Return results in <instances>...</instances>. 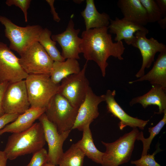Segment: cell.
Here are the masks:
<instances>
[{"label": "cell", "mask_w": 166, "mask_h": 166, "mask_svg": "<svg viewBox=\"0 0 166 166\" xmlns=\"http://www.w3.org/2000/svg\"><path fill=\"white\" fill-rule=\"evenodd\" d=\"M85 156L76 144H73L63 152L59 160L58 166H83Z\"/></svg>", "instance_id": "obj_25"}, {"label": "cell", "mask_w": 166, "mask_h": 166, "mask_svg": "<svg viewBox=\"0 0 166 166\" xmlns=\"http://www.w3.org/2000/svg\"><path fill=\"white\" fill-rule=\"evenodd\" d=\"M25 80L31 107L46 108L58 93L60 84L54 83L49 75L29 74Z\"/></svg>", "instance_id": "obj_5"}, {"label": "cell", "mask_w": 166, "mask_h": 166, "mask_svg": "<svg viewBox=\"0 0 166 166\" xmlns=\"http://www.w3.org/2000/svg\"><path fill=\"white\" fill-rule=\"evenodd\" d=\"M78 108L73 107L59 93L52 98L45 113L48 119L56 127L59 133L71 130Z\"/></svg>", "instance_id": "obj_6"}, {"label": "cell", "mask_w": 166, "mask_h": 166, "mask_svg": "<svg viewBox=\"0 0 166 166\" xmlns=\"http://www.w3.org/2000/svg\"><path fill=\"white\" fill-rule=\"evenodd\" d=\"M164 116L162 119L154 127L148 128V131L150 135L148 138H145L142 132H140L137 140L141 141L143 143V148L141 155L148 154V152L150 148L151 144L154 137L158 135L166 124V110L164 112Z\"/></svg>", "instance_id": "obj_26"}, {"label": "cell", "mask_w": 166, "mask_h": 166, "mask_svg": "<svg viewBox=\"0 0 166 166\" xmlns=\"http://www.w3.org/2000/svg\"><path fill=\"white\" fill-rule=\"evenodd\" d=\"M117 6L122 19L144 26L148 23L146 10L140 0H119Z\"/></svg>", "instance_id": "obj_19"}, {"label": "cell", "mask_w": 166, "mask_h": 166, "mask_svg": "<svg viewBox=\"0 0 166 166\" xmlns=\"http://www.w3.org/2000/svg\"><path fill=\"white\" fill-rule=\"evenodd\" d=\"M85 21V30L108 27L109 24V16L107 13H99L93 0H86V7L81 12Z\"/></svg>", "instance_id": "obj_21"}, {"label": "cell", "mask_w": 166, "mask_h": 166, "mask_svg": "<svg viewBox=\"0 0 166 166\" xmlns=\"http://www.w3.org/2000/svg\"><path fill=\"white\" fill-rule=\"evenodd\" d=\"M108 27L110 32L116 34L114 40L116 42L124 40L128 45H131L135 38L134 34L141 31L148 34L149 30L144 26L116 17L110 19Z\"/></svg>", "instance_id": "obj_16"}, {"label": "cell", "mask_w": 166, "mask_h": 166, "mask_svg": "<svg viewBox=\"0 0 166 166\" xmlns=\"http://www.w3.org/2000/svg\"><path fill=\"white\" fill-rule=\"evenodd\" d=\"M20 56V64L28 74L50 76L54 61L38 42L34 43Z\"/></svg>", "instance_id": "obj_7"}, {"label": "cell", "mask_w": 166, "mask_h": 166, "mask_svg": "<svg viewBox=\"0 0 166 166\" xmlns=\"http://www.w3.org/2000/svg\"><path fill=\"white\" fill-rule=\"evenodd\" d=\"M19 115L17 113H6L0 117V130L9 123L14 121Z\"/></svg>", "instance_id": "obj_31"}, {"label": "cell", "mask_w": 166, "mask_h": 166, "mask_svg": "<svg viewBox=\"0 0 166 166\" xmlns=\"http://www.w3.org/2000/svg\"><path fill=\"white\" fill-rule=\"evenodd\" d=\"M160 26L163 29H164L166 27V17L163 18L158 22Z\"/></svg>", "instance_id": "obj_36"}, {"label": "cell", "mask_w": 166, "mask_h": 166, "mask_svg": "<svg viewBox=\"0 0 166 166\" xmlns=\"http://www.w3.org/2000/svg\"><path fill=\"white\" fill-rule=\"evenodd\" d=\"M8 159L4 152L0 150V166H6Z\"/></svg>", "instance_id": "obj_35"}, {"label": "cell", "mask_w": 166, "mask_h": 166, "mask_svg": "<svg viewBox=\"0 0 166 166\" xmlns=\"http://www.w3.org/2000/svg\"><path fill=\"white\" fill-rule=\"evenodd\" d=\"M83 0H74L73 1L75 2V3H81L82 2H83Z\"/></svg>", "instance_id": "obj_37"}, {"label": "cell", "mask_w": 166, "mask_h": 166, "mask_svg": "<svg viewBox=\"0 0 166 166\" xmlns=\"http://www.w3.org/2000/svg\"><path fill=\"white\" fill-rule=\"evenodd\" d=\"M9 84L8 82H0V117L6 114L3 108V99L5 92Z\"/></svg>", "instance_id": "obj_32"}, {"label": "cell", "mask_w": 166, "mask_h": 166, "mask_svg": "<svg viewBox=\"0 0 166 166\" xmlns=\"http://www.w3.org/2000/svg\"><path fill=\"white\" fill-rule=\"evenodd\" d=\"M140 132L133 128L115 141L107 143L101 141L106 148L102 157V166H119L128 162L130 159L135 142Z\"/></svg>", "instance_id": "obj_4"}, {"label": "cell", "mask_w": 166, "mask_h": 166, "mask_svg": "<svg viewBox=\"0 0 166 166\" xmlns=\"http://www.w3.org/2000/svg\"><path fill=\"white\" fill-rule=\"evenodd\" d=\"M144 81H148L152 85L166 88V51L160 53L152 68L147 73L129 83Z\"/></svg>", "instance_id": "obj_20"}, {"label": "cell", "mask_w": 166, "mask_h": 166, "mask_svg": "<svg viewBox=\"0 0 166 166\" xmlns=\"http://www.w3.org/2000/svg\"><path fill=\"white\" fill-rule=\"evenodd\" d=\"M157 146L156 150L152 154L141 155L140 159L131 161V164L136 166H161L155 159L156 153L162 151L159 148V144Z\"/></svg>", "instance_id": "obj_28"}, {"label": "cell", "mask_w": 166, "mask_h": 166, "mask_svg": "<svg viewBox=\"0 0 166 166\" xmlns=\"http://www.w3.org/2000/svg\"><path fill=\"white\" fill-rule=\"evenodd\" d=\"M31 2L30 0H7L6 1V4L9 6L14 5L20 8L24 14L25 21L27 22L28 21L27 10L30 7Z\"/></svg>", "instance_id": "obj_30"}, {"label": "cell", "mask_w": 166, "mask_h": 166, "mask_svg": "<svg viewBox=\"0 0 166 166\" xmlns=\"http://www.w3.org/2000/svg\"><path fill=\"white\" fill-rule=\"evenodd\" d=\"M140 104L144 109L149 105H156L158 111L155 113L161 114L166 110V88L158 85H152L151 89L144 95L132 98L130 106Z\"/></svg>", "instance_id": "obj_18"}, {"label": "cell", "mask_w": 166, "mask_h": 166, "mask_svg": "<svg viewBox=\"0 0 166 166\" xmlns=\"http://www.w3.org/2000/svg\"><path fill=\"white\" fill-rule=\"evenodd\" d=\"M73 21L71 18L65 31L62 33L51 36L52 39L57 42L62 49V56L65 59H80L81 53L80 46L81 38L78 34L80 30L75 29Z\"/></svg>", "instance_id": "obj_14"}, {"label": "cell", "mask_w": 166, "mask_h": 166, "mask_svg": "<svg viewBox=\"0 0 166 166\" xmlns=\"http://www.w3.org/2000/svg\"><path fill=\"white\" fill-rule=\"evenodd\" d=\"M155 1L162 13L163 17H166V0Z\"/></svg>", "instance_id": "obj_34"}, {"label": "cell", "mask_w": 166, "mask_h": 166, "mask_svg": "<svg viewBox=\"0 0 166 166\" xmlns=\"http://www.w3.org/2000/svg\"><path fill=\"white\" fill-rule=\"evenodd\" d=\"M116 94L115 90L112 91L109 89L103 95L108 112L120 121L118 124L120 129L122 130L127 126H129L133 128H138L141 129H144L149 120L139 119L127 113L115 100Z\"/></svg>", "instance_id": "obj_15"}, {"label": "cell", "mask_w": 166, "mask_h": 166, "mask_svg": "<svg viewBox=\"0 0 166 166\" xmlns=\"http://www.w3.org/2000/svg\"><path fill=\"white\" fill-rule=\"evenodd\" d=\"M87 61L79 72L63 79L59 86L58 93L76 108H78L84 100L90 87L85 75Z\"/></svg>", "instance_id": "obj_8"}, {"label": "cell", "mask_w": 166, "mask_h": 166, "mask_svg": "<svg viewBox=\"0 0 166 166\" xmlns=\"http://www.w3.org/2000/svg\"><path fill=\"white\" fill-rule=\"evenodd\" d=\"M38 119L42 126L45 140L48 144V164L58 166L59 160L64 152L63 143L71 130L59 133L56 127L48 119L45 113Z\"/></svg>", "instance_id": "obj_9"}, {"label": "cell", "mask_w": 166, "mask_h": 166, "mask_svg": "<svg viewBox=\"0 0 166 166\" xmlns=\"http://www.w3.org/2000/svg\"><path fill=\"white\" fill-rule=\"evenodd\" d=\"M105 101L104 95L96 94L90 87L84 100L78 109L72 129L82 131L84 127L91 123L99 115L98 105Z\"/></svg>", "instance_id": "obj_13"}, {"label": "cell", "mask_w": 166, "mask_h": 166, "mask_svg": "<svg viewBox=\"0 0 166 166\" xmlns=\"http://www.w3.org/2000/svg\"><path fill=\"white\" fill-rule=\"evenodd\" d=\"M45 140L42 126L40 122L34 123L24 131L12 133L8 138L3 151L8 159L34 152L43 148Z\"/></svg>", "instance_id": "obj_2"}, {"label": "cell", "mask_w": 166, "mask_h": 166, "mask_svg": "<svg viewBox=\"0 0 166 166\" xmlns=\"http://www.w3.org/2000/svg\"><path fill=\"white\" fill-rule=\"evenodd\" d=\"M28 75L20 65L19 58L7 44L0 42V82L19 81L25 80Z\"/></svg>", "instance_id": "obj_10"}, {"label": "cell", "mask_w": 166, "mask_h": 166, "mask_svg": "<svg viewBox=\"0 0 166 166\" xmlns=\"http://www.w3.org/2000/svg\"><path fill=\"white\" fill-rule=\"evenodd\" d=\"M140 1L146 10L148 23L157 22L163 18L155 0Z\"/></svg>", "instance_id": "obj_27"}, {"label": "cell", "mask_w": 166, "mask_h": 166, "mask_svg": "<svg viewBox=\"0 0 166 166\" xmlns=\"http://www.w3.org/2000/svg\"><path fill=\"white\" fill-rule=\"evenodd\" d=\"M48 161V152L42 148L33 154L32 159L26 166H45Z\"/></svg>", "instance_id": "obj_29"}, {"label": "cell", "mask_w": 166, "mask_h": 166, "mask_svg": "<svg viewBox=\"0 0 166 166\" xmlns=\"http://www.w3.org/2000/svg\"><path fill=\"white\" fill-rule=\"evenodd\" d=\"M77 60L68 58L64 61H54L50 74L52 81L55 84L59 83L68 76L76 74L81 71Z\"/></svg>", "instance_id": "obj_22"}, {"label": "cell", "mask_w": 166, "mask_h": 166, "mask_svg": "<svg viewBox=\"0 0 166 166\" xmlns=\"http://www.w3.org/2000/svg\"><path fill=\"white\" fill-rule=\"evenodd\" d=\"M45 109L30 107L23 113L20 114L14 121L0 130V136L5 133H18L28 129L33 125L35 121L45 113Z\"/></svg>", "instance_id": "obj_17"}, {"label": "cell", "mask_w": 166, "mask_h": 166, "mask_svg": "<svg viewBox=\"0 0 166 166\" xmlns=\"http://www.w3.org/2000/svg\"><path fill=\"white\" fill-rule=\"evenodd\" d=\"M46 1L49 5L50 8V12L53 16L54 20L57 22H60V18L59 17L58 14L56 12L54 6V0H46Z\"/></svg>", "instance_id": "obj_33"}, {"label": "cell", "mask_w": 166, "mask_h": 166, "mask_svg": "<svg viewBox=\"0 0 166 166\" xmlns=\"http://www.w3.org/2000/svg\"><path fill=\"white\" fill-rule=\"evenodd\" d=\"M108 29L107 27H103L83 31L80 46L81 53L85 58L87 61L95 62L103 77L106 75L108 58L112 56L123 60L122 55L125 49L122 41L113 42Z\"/></svg>", "instance_id": "obj_1"}, {"label": "cell", "mask_w": 166, "mask_h": 166, "mask_svg": "<svg viewBox=\"0 0 166 166\" xmlns=\"http://www.w3.org/2000/svg\"><path fill=\"white\" fill-rule=\"evenodd\" d=\"M45 166H56V165L49 164H47Z\"/></svg>", "instance_id": "obj_38"}, {"label": "cell", "mask_w": 166, "mask_h": 166, "mask_svg": "<svg viewBox=\"0 0 166 166\" xmlns=\"http://www.w3.org/2000/svg\"><path fill=\"white\" fill-rule=\"evenodd\" d=\"M30 106L25 80L9 83L3 99L5 113L20 114L28 110Z\"/></svg>", "instance_id": "obj_11"}, {"label": "cell", "mask_w": 166, "mask_h": 166, "mask_svg": "<svg viewBox=\"0 0 166 166\" xmlns=\"http://www.w3.org/2000/svg\"><path fill=\"white\" fill-rule=\"evenodd\" d=\"M90 125L87 124L84 127L82 138L75 144L85 156L94 162L101 164L104 152L100 151L95 146Z\"/></svg>", "instance_id": "obj_23"}, {"label": "cell", "mask_w": 166, "mask_h": 166, "mask_svg": "<svg viewBox=\"0 0 166 166\" xmlns=\"http://www.w3.org/2000/svg\"><path fill=\"white\" fill-rule=\"evenodd\" d=\"M147 34L143 31L136 32L134 40L131 45L139 50L142 57L141 66L135 75V76L138 78L145 74L146 68H149L151 66L157 53L166 51V46L164 44L159 42L152 37L149 39L147 38Z\"/></svg>", "instance_id": "obj_12"}, {"label": "cell", "mask_w": 166, "mask_h": 166, "mask_svg": "<svg viewBox=\"0 0 166 166\" xmlns=\"http://www.w3.org/2000/svg\"><path fill=\"white\" fill-rule=\"evenodd\" d=\"M0 23L5 27V36L10 42L9 47L20 55L34 43L38 42L43 29L39 25L20 26L2 15H0Z\"/></svg>", "instance_id": "obj_3"}, {"label": "cell", "mask_w": 166, "mask_h": 166, "mask_svg": "<svg viewBox=\"0 0 166 166\" xmlns=\"http://www.w3.org/2000/svg\"><path fill=\"white\" fill-rule=\"evenodd\" d=\"M51 31L47 28L43 29L38 40L53 61H63L65 59L62 56L56 46V42L51 38Z\"/></svg>", "instance_id": "obj_24"}]
</instances>
